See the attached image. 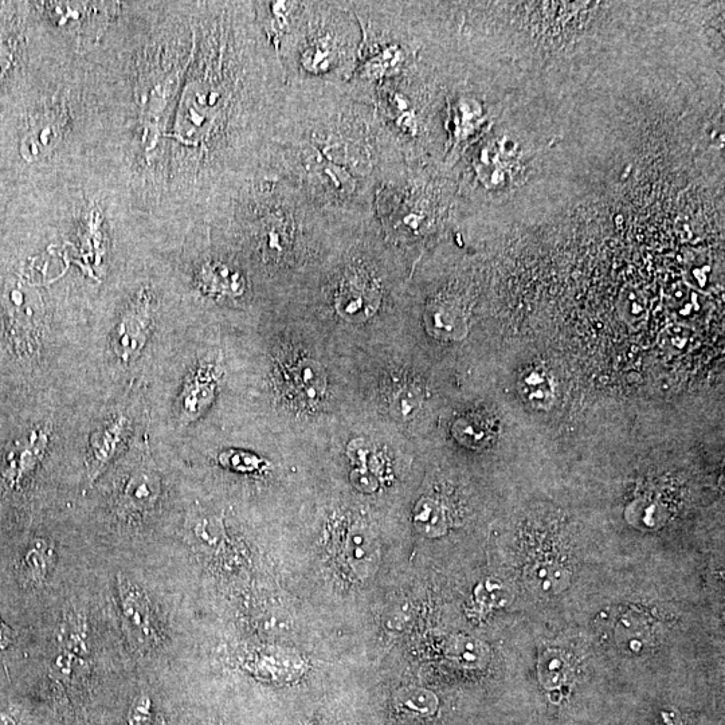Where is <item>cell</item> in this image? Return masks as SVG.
I'll list each match as a JSON object with an SVG mask.
<instances>
[{
  "label": "cell",
  "instance_id": "obj_1",
  "mask_svg": "<svg viewBox=\"0 0 725 725\" xmlns=\"http://www.w3.org/2000/svg\"><path fill=\"white\" fill-rule=\"evenodd\" d=\"M405 163L370 101L350 85H286L265 171L312 205L371 217L379 187Z\"/></svg>",
  "mask_w": 725,
  "mask_h": 725
},
{
  "label": "cell",
  "instance_id": "obj_2",
  "mask_svg": "<svg viewBox=\"0 0 725 725\" xmlns=\"http://www.w3.org/2000/svg\"><path fill=\"white\" fill-rule=\"evenodd\" d=\"M362 30L348 2H293L273 46L286 85H342L358 62Z\"/></svg>",
  "mask_w": 725,
  "mask_h": 725
},
{
  "label": "cell",
  "instance_id": "obj_3",
  "mask_svg": "<svg viewBox=\"0 0 725 725\" xmlns=\"http://www.w3.org/2000/svg\"><path fill=\"white\" fill-rule=\"evenodd\" d=\"M383 296V282L378 272L366 261L355 260L340 274L333 304L342 319L362 323L375 315Z\"/></svg>",
  "mask_w": 725,
  "mask_h": 725
},
{
  "label": "cell",
  "instance_id": "obj_4",
  "mask_svg": "<svg viewBox=\"0 0 725 725\" xmlns=\"http://www.w3.org/2000/svg\"><path fill=\"white\" fill-rule=\"evenodd\" d=\"M155 321L154 299L148 292H141L125 309L113 328L111 348L121 363L135 362L143 354Z\"/></svg>",
  "mask_w": 725,
  "mask_h": 725
},
{
  "label": "cell",
  "instance_id": "obj_5",
  "mask_svg": "<svg viewBox=\"0 0 725 725\" xmlns=\"http://www.w3.org/2000/svg\"><path fill=\"white\" fill-rule=\"evenodd\" d=\"M52 442L49 426L33 427L7 448L0 462V478L9 489H19L42 464Z\"/></svg>",
  "mask_w": 725,
  "mask_h": 725
},
{
  "label": "cell",
  "instance_id": "obj_6",
  "mask_svg": "<svg viewBox=\"0 0 725 725\" xmlns=\"http://www.w3.org/2000/svg\"><path fill=\"white\" fill-rule=\"evenodd\" d=\"M89 623L85 614L73 610L62 619L57 633V650L50 666V679L69 684L89 656Z\"/></svg>",
  "mask_w": 725,
  "mask_h": 725
},
{
  "label": "cell",
  "instance_id": "obj_7",
  "mask_svg": "<svg viewBox=\"0 0 725 725\" xmlns=\"http://www.w3.org/2000/svg\"><path fill=\"white\" fill-rule=\"evenodd\" d=\"M9 336L15 350L30 355L41 347L43 335V309L37 296L27 299L25 292L14 289L10 293Z\"/></svg>",
  "mask_w": 725,
  "mask_h": 725
},
{
  "label": "cell",
  "instance_id": "obj_8",
  "mask_svg": "<svg viewBox=\"0 0 725 725\" xmlns=\"http://www.w3.org/2000/svg\"><path fill=\"white\" fill-rule=\"evenodd\" d=\"M117 595L121 613L133 632L147 645H158L160 634L150 599L139 585L120 575L117 579Z\"/></svg>",
  "mask_w": 725,
  "mask_h": 725
},
{
  "label": "cell",
  "instance_id": "obj_9",
  "mask_svg": "<svg viewBox=\"0 0 725 725\" xmlns=\"http://www.w3.org/2000/svg\"><path fill=\"white\" fill-rule=\"evenodd\" d=\"M129 429V419L124 414H115L90 434L86 456L90 481H96L111 464L127 441Z\"/></svg>",
  "mask_w": 725,
  "mask_h": 725
},
{
  "label": "cell",
  "instance_id": "obj_10",
  "mask_svg": "<svg viewBox=\"0 0 725 725\" xmlns=\"http://www.w3.org/2000/svg\"><path fill=\"white\" fill-rule=\"evenodd\" d=\"M162 496V478L158 472L148 468L133 470L117 497V513L133 517L150 512L158 505Z\"/></svg>",
  "mask_w": 725,
  "mask_h": 725
},
{
  "label": "cell",
  "instance_id": "obj_11",
  "mask_svg": "<svg viewBox=\"0 0 725 725\" xmlns=\"http://www.w3.org/2000/svg\"><path fill=\"white\" fill-rule=\"evenodd\" d=\"M218 374L211 364H201L187 376L179 395V415L183 422L201 417L215 397Z\"/></svg>",
  "mask_w": 725,
  "mask_h": 725
},
{
  "label": "cell",
  "instance_id": "obj_12",
  "mask_svg": "<svg viewBox=\"0 0 725 725\" xmlns=\"http://www.w3.org/2000/svg\"><path fill=\"white\" fill-rule=\"evenodd\" d=\"M198 285L203 293L214 299H239L248 288L241 270L222 261H207L199 269Z\"/></svg>",
  "mask_w": 725,
  "mask_h": 725
},
{
  "label": "cell",
  "instance_id": "obj_13",
  "mask_svg": "<svg viewBox=\"0 0 725 725\" xmlns=\"http://www.w3.org/2000/svg\"><path fill=\"white\" fill-rule=\"evenodd\" d=\"M425 321L431 335L440 339L458 340L468 332L464 305L456 299L433 301L426 309Z\"/></svg>",
  "mask_w": 725,
  "mask_h": 725
},
{
  "label": "cell",
  "instance_id": "obj_14",
  "mask_svg": "<svg viewBox=\"0 0 725 725\" xmlns=\"http://www.w3.org/2000/svg\"><path fill=\"white\" fill-rule=\"evenodd\" d=\"M286 382L289 393L305 403L319 401L327 386L323 368L311 359H300L290 366Z\"/></svg>",
  "mask_w": 725,
  "mask_h": 725
},
{
  "label": "cell",
  "instance_id": "obj_15",
  "mask_svg": "<svg viewBox=\"0 0 725 725\" xmlns=\"http://www.w3.org/2000/svg\"><path fill=\"white\" fill-rule=\"evenodd\" d=\"M57 555L53 543L45 538L34 539L29 544L22 559V572L25 578L35 586L42 585L49 578Z\"/></svg>",
  "mask_w": 725,
  "mask_h": 725
},
{
  "label": "cell",
  "instance_id": "obj_16",
  "mask_svg": "<svg viewBox=\"0 0 725 725\" xmlns=\"http://www.w3.org/2000/svg\"><path fill=\"white\" fill-rule=\"evenodd\" d=\"M346 554L351 566L360 575L370 574L375 567L376 552L374 540L364 528H352L346 539Z\"/></svg>",
  "mask_w": 725,
  "mask_h": 725
},
{
  "label": "cell",
  "instance_id": "obj_17",
  "mask_svg": "<svg viewBox=\"0 0 725 725\" xmlns=\"http://www.w3.org/2000/svg\"><path fill=\"white\" fill-rule=\"evenodd\" d=\"M62 131L61 112L56 116H49L41 121L25 140V147L29 156H38L42 152L49 151L57 140L60 139Z\"/></svg>",
  "mask_w": 725,
  "mask_h": 725
},
{
  "label": "cell",
  "instance_id": "obj_18",
  "mask_svg": "<svg viewBox=\"0 0 725 725\" xmlns=\"http://www.w3.org/2000/svg\"><path fill=\"white\" fill-rule=\"evenodd\" d=\"M423 394L414 383H401L395 387L390 397V409L395 417L409 419L421 407Z\"/></svg>",
  "mask_w": 725,
  "mask_h": 725
},
{
  "label": "cell",
  "instance_id": "obj_19",
  "mask_svg": "<svg viewBox=\"0 0 725 725\" xmlns=\"http://www.w3.org/2000/svg\"><path fill=\"white\" fill-rule=\"evenodd\" d=\"M523 393L525 399L535 406H547L554 398V384L546 372L532 371L525 375Z\"/></svg>",
  "mask_w": 725,
  "mask_h": 725
},
{
  "label": "cell",
  "instance_id": "obj_20",
  "mask_svg": "<svg viewBox=\"0 0 725 725\" xmlns=\"http://www.w3.org/2000/svg\"><path fill=\"white\" fill-rule=\"evenodd\" d=\"M218 460L219 464L227 469L235 470V472H254L261 466L260 458L249 453L237 452V450H226L219 454Z\"/></svg>",
  "mask_w": 725,
  "mask_h": 725
},
{
  "label": "cell",
  "instance_id": "obj_21",
  "mask_svg": "<svg viewBox=\"0 0 725 725\" xmlns=\"http://www.w3.org/2000/svg\"><path fill=\"white\" fill-rule=\"evenodd\" d=\"M415 521L419 525H422L426 531H430V529H438L440 531L445 524L444 509L433 500H423L418 505L417 511H415Z\"/></svg>",
  "mask_w": 725,
  "mask_h": 725
},
{
  "label": "cell",
  "instance_id": "obj_22",
  "mask_svg": "<svg viewBox=\"0 0 725 725\" xmlns=\"http://www.w3.org/2000/svg\"><path fill=\"white\" fill-rule=\"evenodd\" d=\"M152 700L148 695H140L133 701L128 712V725H151L152 724Z\"/></svg>",
  "mask_w": 725,
  "mask_h": 725
},
{
  "label": "cell",
  "instance_id": "obj_23",
  "mask_svg": "<svg viewBox=\"0 0 725 725\" xmlns=\"http://www.w3.org/2000/svg\"><path fill=\"white\" fill-rule=\"evenodd\" d=\"M14 641V632L11 627L0 619V652L9 649Z\"/></svg>",
  "mask_w": 725,
  "mask_h": 725
},
{
  "label": "cell",
  "instance_id": "obj_24",
  "mask_svg": "<svg viewBox=\"0 0 725 725\" xmlns=\"http://www.w3.org/2000/svg\"><path fill=\"white\" fill-rule=\"evenodd\" d=\"M0 725H18L17 716L10 711H0Z\"/></svg>",
  "mask_w": 725,
  "mask_h": 725
}]
</instances>
